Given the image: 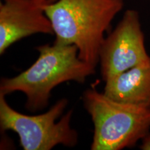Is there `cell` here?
I'll list each match as a JSON object with an SVG mask.
<instances>
[{
	"label": "cell",
	"mask_w": 150,
	"mask_h": 150,
	"mask_svg": "<svg viewBox=\"0 0 150 150\" xmlns=\"http://www.w3.org/2000/svg\"><path fill=\"white\" fill-rule=\"evenodd\" d=\"M39 56L29 68L12 78H2L0 94L21 92L26 95L25 108L30 112L44 109L54 88L67 81L83 83L95 73V67L79 57L74 45H44L35 47Z\"/></svg>",
	"instance_id": "1"
},
{
	"label": "cell",
	"mask_w": 150,
	"mask_h": 150,
	"mask_svg": "<svg viewBox=\"0 0 150 150\" xmlns=\"http://www.w3.org/2000/svg\"><path fill=\"white\" fill-rule=\"evenodd\" d=\"M123 6V0H56L47 6L45 12L54 42L74 45L79 57L96 67L105 33Z\"/></svg>",
	"instance_id": "2"
},
{
	"label": "cell",
	"mask_w": 150,
	"mask_h": 150,
	"mask_svg": "<svg viewBox=\"0 0 150 150\" xmlns=\"http://www.w3.org/2000/svg\"><path fill=\"white\" fill-rule=\"evenodd\" d=\"M94 125L92 150L132 148L150 130V108L116 102L95 88L83 95Z\"/></svg>",
	"instance_id": "3"
},
{
	"label": "cell",
	"mask_w": 150,
	"mask_h": 150,
	"mask_svg": "<svg viewBox=\"0 0 150 150\" xmlns=\"http://www.w3.org/2000/svg\"><path fill=\"white\" fill-rule=\"evenodd\" d=\"M0 94V128L12 131L20 139L24 150H50L58 145L73 147L78 142V134L71 127L72 110L61 117L68 101L63 98L47 111L28 115L14 110Z\"/></svg>",
	"instance_id": "4"
},
{
	"label": "cell",
	"mask_w": 150,
	"mask_h": 150,
	"mask_svg": "<svg viewBox=\"0 0 150 150\" xmlns=\"http://www.w3.org/2000/svg\"><path fill=\"white\" fill-rule=\"evenodd\" d=\"M99 63L104 81L150 59L138 11L128 9L113 31L105 37Z\"/></svg>",
	"instance_id": "5"
},
{
	"label": "cell",
	"mask_w": 150,
	"mask_h": 150,
	"mask_svg": "<svg viewBox=\"0 0 150 150\" xmlns=\"http://www.w3.org/2000/svg\"><path fill=\"white\" fill-rule=\"evenodd\" d=\"M49 0H1L0 3V54L31 35H54L47 16Z\"/></svg>",
	"instance_id": "6"
},
{
	"label": "cell",
	"mask_w": 150,
	"mask_h": 150,
	"mask_svg": "<svg viewBox=\"0 0 150 150\" xmlns=\"http://www.w3.org/2000/svg\"><path fill=\"white\" fill-rule=\"evenodd\" d=\"M104 93L116 102L150 108V59L105 81Z\"/></svg>",
	"instance_id": "7"
},
{
	"label": "cell",
	"mask_w": 150,
	"mask_h": 150,
	"mask_svg": "<svg viewBox=\"0 0 150 150\" xmlns=\"http://www.w3.org/2000/svg\"><path fill=\"white\" fill-rule=\"evenodd\" d=\"M140 149L142 150H150V130L141 140Z\"/></svg>",
	"instance_id": "8"
},
{
	"label": "cell",
	"mask_w": 150,
	"mask_h": 150,
	"mask_svg": "<svg viewBox=\"0 0 150 150\" xmlns=\"http://www.w3.org/2000/svg\"><path fill=\"white\" fill-rule=\"evenodd\" d=\"M56 0H49V1H50V3H52V2H54V1H55Z\"/></svg>",
	"instance_id": "9"
}]
</instances>
